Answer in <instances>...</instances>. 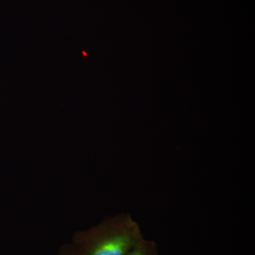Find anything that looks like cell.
I'll return each instance as SVG.
<instances>
[{
	"label": "cell",
	"instance_id": "1",
	"mask_svg": "<svg viewBox=\"0 0 255 255\" xmlns=\"http://www.w3.org/2000/svg\"><path fill=\"white\" fill-rule=\"evenodd\" d=\"M143 238L131 215L121 213L76 231L70 243L77 255H127Z\"/></svg>",
	"mask_w": 255,
	"mask_h": 255
},
{
	"label": "cell",
	"instance_id": "2",
	"mask_svg": "<svg viewBox=\"0 0 255 255\" xmlns=\"http://www.w3.org/2000/svg\"><path fill=\"white\" fill-rule=\"evenodd\" d=\"M127 255H159L158 246L155 241L143 238Z\"/></svg>",
	"mask_w": 255,
	"mask_h": 255
},
{
	"label": "cell",
	"instance_id": "3",
	"mask_svg": "<svg viewBox=\"0 0 255 255\" xmlns=\"http://www.w3.org/2000/svg\"><path fill=\"white\" fill-rule=\"evenodd\" d=\"M58 255H77L70 243H64L60 247Z\"/></svg>",
	"mask_w": 255,
	"mask_h": 255
}]
</instances>
